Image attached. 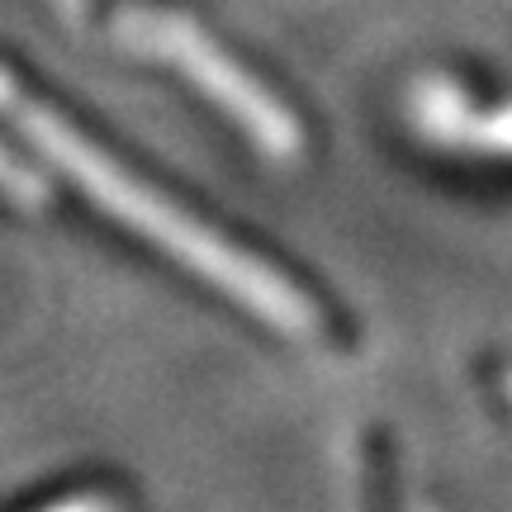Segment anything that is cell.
I'll return each mask as SVG.
<instances>
[{
	"mask_svg": "<svg viewBox=\"0 0 512 512\" xmlns=\"http://www.w3.org/2000/svg\"><path fill=\"white\" fill-rule=\"evenodd\" d=\"M24 124H29V133H34L38 147H48L57 162L72 171L76 181L91 190L95 200L105 204L110 214H119L124 223H133L143 238L162 242L166 252H176L181 261H190L195 271L204 275H219L228 290L238 294V299H247L252 309H261L266 318H275L280 328H304L299 318H304V304L294 299L280 280H275L271 271H261L256 261H247V256L228 252V242H219L214 233H204V228H195L190 219H181L171 204L152 200L138 181H128L124 171L105 157V152H95V147H86L81 138H76L72 128L62 124V119H48V114L29 110L24 114Z\"/></svg>",
	"mask_w": 512,
	"mask_h": 512,
	"instance_id": "1",
	"label": "cell"
},
{
	"mask_svg": "<svg viewBox=\"0 0 512 512\" xmlns=\"http://www.w3.org/2000/svg\"><path fill=\"white\" fill-rule=\"evenodd\" d=\"M53 512H114V503H105V498H76V503H62Z\"/></svg>",
	"mask_w": 512,
	"mask_h": 512,
	"instance_id": "2",
	"label": "cell"
}]
</instances>
